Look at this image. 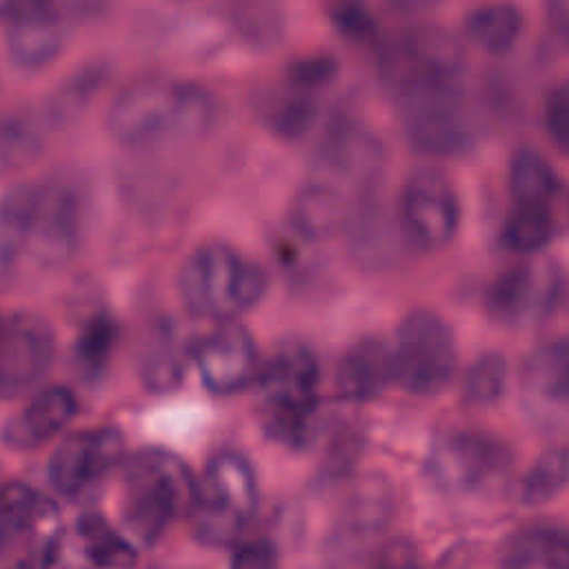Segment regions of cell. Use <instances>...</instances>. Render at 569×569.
Returning <instances> with one entry per match:
<instances>
[{
  "instance_id": "obj_20",
  "label": "cell",
  "mask_w": 569,
  "mask_h": 569,
  "mask_svg": "<svg viewBox=\"0 0 569 569\" xmlns=\"http://www.w3.org/2000/svg\"><path fill=\"white\" fill-rule=\"evenodd\" d=\"M393 382L391 347L378 338L353 342L336 367V387L342 398L369 400Z\"/></svg>"
},
{
  "instance_id": "obj_23",
  "label": "cell",
  "mask_w": 569,
  "mask_h": 569,
  "mask_svg": "<svg viewBox=\"0 0 569 569\" xmlns=\"http://www.w3.org/2000/svg\"><path fill=\"white\" fill-rule=\"evenodd\" d=\"M318 91L298 87L284 80V87L273 89L262 104L264 124L284 140L305 136L318 118Z\"/></svg>"
},
{
  "instance_id": "obj_13",
  "label": "cell",
  "mask_w": 569,
  "mask_h": 569,
  "mask_svg": "<svg viewBox=\"0 0 569 569\" xmlns=\"http://www.w3.org/2000/svg\"><path fill=\"white\" fill-rule=\"evenodd\" d=\"M191 358L211 393H238L260 373V356L251 333L238 322H220L202 336Z\"/></svg>"
},
{
  "instance_id": "obj_2",
  "label": "cell",
  "mask_w": 569,
  "mask_h": 569,
  "mask_svg": "<svg viewBox=\"0 0 569 569\" xmlns=\"http://www.w3.org/2000/svg\"><path fill=\"white\" fill-rule=\"evenodd\" d=\"M196 491L191 469L164 449H142L122 467L120 516L124 529L142 545L158 542L182 516Z\"/></svg>"
},
{
  "instance_id": "obj_40",
  "label": "cell",
  "mask_w": 569,
  "mask_h": 569,
  "mask_svg": "<svg viewBox=\"0 0 569 569\" xmlns=\"http://www.w3.org/2000/svg\"><path fill=\"white\" fill-rule=\"evenodd\" d=\"M11 569H18V567H11Z\"/></svg>"
},
{
  "instance_id": "obj_24",
  "label": "cell",
  "mask_w": 569,
  "mask_h": 569,
  "mask_svg": "<svg viewBox=\"0 0 569 569\" xmlns=\"http://www.w3.org/2000/svg\"><path fill=\"white\" fill-rule=\"evenodd\" d=\"M44 500L27 482L0 485V556L27 547Z\"/></svg>"
},
{
  "instance_id": "obj_30",
  "label": "cell",
  "mask_w": 569,
  "mask_h": 569,
  "mask_svg": "<svg viewBox=\"0 0 569 569\" xmlns=\"http://www.w3.org/2000/svg\"><path fill=\"white\" fill-rule=\"evenodd\" d=\"M567 485V449L562 445L547 449L538 456L525 473L520 496L527 505H542L556 498Z\"/></svg>"
},
{
  "instance_id": "obj_28",
  "label": "cell",
  "mask_w": 569,
  "mask_h": 569,
  "mask_svg": "<svg viewBox=\"0 0 569 569\" xmlns=\"http://www.w3.org/2000/svg\"><path fill=\"white\" fill-rule=\"evenodd\" d=\"M556 231L551 207L516 204L502 224V244L516 253L542 251Z\"/></svg>"
},
{
  "instance_id": "obj_29",
  "label": "cell",
  "mask_w": 569,
  "mask_h": 569,
  "mask_svg": "<svg viewBox=\"0 0 569 569\" xmlns=\"http://www.w3.org/2000/svg\"><path fill=\"white\" fill-rule=\"evenodd\" d=\"M509 367L502 353H482L465 371L462 398L471 407H491L507 391Z\"/></svg>"
},
{
  "instance_id": "obj_34",
  "label": "cell",
  "mask_w": 569,
  "mask_h": 569,
  "mask_svg": "<svg viewBox=\"0 0 569 569\" xmlns=\"http://www.w3.org/2000/svg\"><path fill=\"white\" fill-rule=\"evenodd\" d=\"M545 124L553 144L565 151L569 140V89L565 82L551 89L545 104Z\"/></svg>"
},
{
  "instance_id": "obj_16",
  "label": "cell",
  "mask_w": 569,
  "mask_h": 569,
  "mask_svg": "<svg viewBox=\"0 0 569 569\" xmlns=\"http://www.w3.org/2000/svg\"><path fill=\"white\" fill-rule=\"evenodd\" d=\"M558 291L560 280L553 269L538 271L533 264H513L489 284L487 309L500 322H525L551 311Z\"/></svg>"
},
{
  "instance_id": "obj_26",
  "label": "cell",
  "mask_w": 569,
  "mask_h": 569,
  "mask_svg": "<svg viewBox=\"0 0 569 569\" xmlns=\"http://www.w3.org/2000/svg\"><path fill=\"white\" fill-rule=\"evenodd\" d=\"M522 31V13L509 2H489L471 9L465 18L467 38L489 51L502 53L513 47Z\"/></svg>"
},
{
  "instance_id": "obj_22",
  "label": "cell",
  "mask_w": 569,
  "mask_h": 569,
  "mask_svg": "<svg viewBox=\"0 0 569 569\" xmlns=\"http://www.w3.org/2000/svg\"><path fill=\"white\" fill-rule=\"evenodd\" d=\"M73 556L78 558L80 567L122 569L133 562L136 549L109 522H104L100 516L89 513L76 525Z\"/></svg>"
},
{
  "instance_id": "obj_21",
  "label": "cell",
  "mask_w": 569,
  "mask_h": 569,
  "mask_svg": "<svg viewBox=\"0 0 569 569\" xmlns=\"http://www.w3.org/2000/svg\"><path fill=\"white\" fill-rule=\"evenodd\" d=\"M500 569H569L567 533L556 525H531L511 533L500 549Z\"/></svg>"
},
{
  "instance_id": "obj_7",
  "label": "cell",
  "mask_w": 569,
  "mask_h": 569,
  "mask_svg": "<svg viewBox=\"0 0 569 569\" xmlns=\"http://www.w3.org/2000/svg\"><path fill=\"white\" fill-rule=\"evenodd\" d=\"M382 53V73L398 104L411 98L460 89V47L440 29L418 27L402 31L389 40Z\"/></svg>"
},
{
  "instance_id": "obj_6",
  "label": "cell",
  "mask_w": 569,
  "mask_h": 569,
  "mask_svg": "<svg viewBox=\"0 0 569 569\" xmlns=\"http://www.w3.org/2000/svg\"><path fill=\"white\" fill-rule=\"evenodd\" d=\"M258 507V482L251 462L238 451H218L196 480L189 520L202 545L236 542Z\"/></svg>"
},
{
  "instance_id": "obj_4",
  "label": "cell",
  "mask_w": 569,
  "mask_h": 569,
  "mask_svg": "<svg viewBox=\"0 0 569 569\" xmlns=\"http://www.w3.org/2000/svg\"><path fill=\"white\" fill-rule=\"evenodd\" d=\"M82 207L62 182L20 184L0 200V224L40 262H62L78 247Z\"/></svg>"
},
{
  "instance_id": "obj_37",
  "label": "cell",
  "mask_w": 569,
  "mask_h": 569,
  "mask_svg": "<svg viewBox=\"0 0 569 569\" xmlns=\"http://www.w3.org/2000/svg\"><path fill=\"white\" fill-rule=\"evenodd\" d=\"M369 569H425L409 542H391L382 547Z\"/></svg>"
},
{
  "instance_id": "obj_1",
  "label": "cell",
  "mask_w": 569,
  "mask_h": 569,
  "mask_svg": "<svg viewBox=\"0 0 569 569\" xmlns=\"http://www.w3.org/2000/svg\"><path fill=\"white\" fill-rule=\"evenodd\" d=\"M213 98L196 84L162 76L129 82L107 111L109 133L136 149L184 142L204 133L213 122Z\"/></svg>"
},
{
  "instance_id": "obj_33",
  "label": "cell",
  "mask_w": 569,
  "mask_h": 569,
  "mask_svg": "<svg viewBox=\"0 0 569 569\" xmlns=\"http://www.w3.org/2000/svg\"><path fill=\"white\" fill-rule=\"evenodd\" d=\"M333 73H336V60L331 56L318 53V56H307V58L296 60L287 69V80L298 87L318 91L333 78Z\"/></svg>"
},
{
  "instance_id": "obj_32",
  "label": "cell",
  "mask_w": 569,
  "mask_h": 569,
  "mask_svg": "<svg viewBox=\"0 0 569 569\" xmlns=\"http://www.w3.org/2000/svg\"><path fill=\"white\" fill-rule=\"evenodd\" d=\"M113 342H116V325L109 318L98 316L84 327V331L78 338V349H76L78 360L84 365V369L98 371L107 362L113 349Z\"/></svg>"
},
{
  "instance_id": "obj_38",
  "label": "cell",
  "mask_w": 569,
  "mask_h": 569,
  "mask_svg": "<svg viewBox=\"0 0 569 569\" xmlns=\"http://www.w3.org/2000/svg\"><path fill=\"white\" fill-rule=\"evenodd\" d=\"M549 18H551V27L556 29L558 38H567L569 33V2L565 0H556L549 4Z\"/></svg>"
},
{
  "instance_id": "obj_25",
  "label": "cell",
  "mask_w": 569,
  "mask_h": 569,
  "mask_svg": "<svg viewBox=\"0 0 569 569\" xmlns=\"http://www.w3.org/2000/svg\"><path fill=\"white\" fill-rule=\"evenodd\" d=\"M509 189L516 204L551 207V202L560 196L562 184L553 164L542 153L522 147L511 158Z\"/></svg>"
},
{
  "instance_id": "obj_18",
  "label": "cell",
  "mask_w": 569,
  "mask_h": 569,
  "mask_svg": "<svg viewBox=\"0 0 569 569\" xmlns=\"http://www.w3.org/2000/svg\"><path fill=\"white\" fill-rule=\"evenodd\" d=\"M78 413V398L69 387L51 385L40 389L31 400L11 416L0 438L16 451L38 449L56 438Z\"/></svg>"
},
{
  "instance_id": "obj_17",
  "label": "cell",
  "mask_w": 569,
  "mask_h": 569,
  "mask_svg": "<svg viewBox=\"0 0 569 569\" xmlns=\"http://www.w3.org/2000/svg\"><path fill=\"white\" fill-rule=\"evenodd\" d=\"M378 162V142L369 131L356 124H338L320 147L316 182L345 196L347 187L371 180Z\"/></svg>"
},
{
  "instance_id": "obj_27",
  "label": "cell",
  "mask_w": 569,
  "mask_h": 569,
  "mask_svg": "<svg viewBox=\"0 0 569 569\" xmlns=\"http://www.w3.org/2000/svg\"><path fill=\"white\" fill-rule=\"evenodd\" d=\"M184 347L173 329H160L140 360V376L151 391L173 389L184 373Z\"/></svg>"
},
{
  "instance_id": "obj_5",
  "label": "cell",
  "mask_w": 569,
  "mask_h": 569,
  "mask_svg": "<svg viewBox=\"0 0 569 569\" xmlns=\"http://www.w3.org/2000/svg\"><path fill=\"white\" fill-rule=\"evenodd\" d=\"M320 367L313 351L300 342L280 345L260 365L258 385L269 436L287 447H305L316 431Z\"/></svg>"
},
{
  "instance_id": "obj_11",
  "label": "cell",
  "mask_w": 569,
  "mask_h": 569,
  "mask_svg": "<svg viewBox=\"0 0 569 569\" xmlns=\"http://www.w3.org/2000/svg\"><path fill=\"white\" fill-rule=\"evenodd\" d=\"M509 460V449L493 436L456 429L433 442L427 456V473L445 491H471L500 476Z\"/></svg>"
},
{
  "instance_id": "obj_39",
  "label": "cell",
  "mask_w": 569,
  "mask_h": 569,
  "mask_svg": "<svg viewBox=\"0 0 569 569\" xmlns=\"http://www.w3.org/2000/svg\"><path fill=\"white\" fill-rule=\"evenodd\" d=\"M11 9H13V2H0V22L9 20L11 16Z\"/></svg>"
},
{
  "instance_id": "obj_31",
  "label": "cell",
  "mask_w": 569,
  "mask_h": 569,
  "mask_svg": "<svg viewBox=\"0 0 569 569\" xmlns=\"http://www.w3.org/2000/svg\"><path fill=\"white\" fill-rule=\"evenodd\" d=\"M38 133L27 120H0V176L18 169L38 151Z\"/></svg>"
},
{
  "instance_id": "obj_15",
  "label": "cell",
  "mask_w": 569,
  "mask_h": 569,
  "mask_svg": "<svg viewBox=\"0 0 569 569\" xmlns=\"http://www.w3.org/2000/svg\"><path fill=\"white\" fill-rule=\"evenodd\" d=\"M64 7L56 2H13L7 20V51L16 67L36 71L53 62L64 44Z\"/></svg>"
},
{
  "instance_id": "obj_8",
  "label": "cell",
  "mask_w": 569,
  "mask_h": 569,
  "mask_svg": "<svg viewBox=\"0 0 569 569\" xmlns=\"http://www.w3.org/2000/svg\"><path fill=\"white\" fill-rule=\"evenodd\" d=\"M393 382L416 396L442 391L458 369V345L451 325L431 309L409 311L391 347Z\"/></svg>"
},
{
  "instance_id": "obj_9",
  "label": "cell",
  "mask_w": 569,
  "mask_h": 569,
  "mask_svg": "<svg viewBox=\"0 0 569 569\" xmlns=\"http://www.w3.org/2000/svg\"><path fill=\"white\" fill-rule=\"evenodd\" d=\"M398 224L405 240L420 251L447 247L460 227V202L449 178L438 169H418L402 182Z\"/></svg>"
},
{
  "instance_id": "obj_19",
  "label": "cell",
  "mask_w": 569,
  "mask_h": 569,
  "mask_svg": "<svg viewBox=\"0 0 569 569\" xmlns=\"http://www.w3.org/2000/svg\"><path fill=\"white\" fill-rule=\"evenodd\" d=\"M569 391V351L567 340L556 338L538 347L522 367V393L536 411L558 413L562 418Z\"/></svg>"
},
{
  "instance_id": "obj_36",
  "label": "cell",
  "mask_w": 569,
  "mask_h": 569,
  "mask_svg": "<svg viewBox=\"0 0 569 569\" xmlns=\"http://www.w3.org/2000/svg\"><path fill=\"white\" fill-rule=\"evenodd\" d=\"M333 22L349 38H369L376 29L371 13L362 4H338L333 9Z\"/></svg>"
},
{
  "instance_id": "obj_14",
  "label": "cell",
  "mask_w": 569,
  "mask_h": 569,
  "mask_svg": "<svg viewBox=\"0 0 569 569\" xmlns=\"http://www.w3.org/2000/svg\"><path fill=\"white\" fill-rule=\"evenodd\" d=\"M400 109L409 142L422 153H453L471 140L462 109V89L413 98L402 102Z\"/></svg>"
},
{
  "instance_id": "obj_3",
  "label": "cell",
  "mask_w": 569,
  "mask_h": 569,
  "mask_svg": "<svg viewBox=\"0 0 569 569\" xmlns=\"http://www.w3.org/2000/svg\"><path fill=\"white\" fill-rule=\"evenodd\" d=\"M267 291L264 271L227 242L198 244L180 264L178 293L184 307L207 320L236 322Z\"/></svg>"
},
{
  "instance_id": "obj_12",
  "label": "cell",
  "mask_w": 569,
  "mask_h": 569,
  "mask_svg": "<svg viewBox=\"0 0 569 569\" xmlns=\"http://www.w3.org/2000/svg\"><path fill=\"white\" fill-rule=\"evenodd\" d=\"M122 436L111 427L67 436L49 458V480L62 496H80L122 460Z\"/></svg>"
},
{
  "instance_id": "obj_35",
  "label": "cell",
  "mask_w": 569,
  "mask_h": 569,
  "mask_svg": "<svg viewBox=\"0 0 569 569\" xmlns=\"http://www.w3.org/2000/svg\"><path fill=\"white\" fill-rule=\"evenodd\" d=\"M276 565H278V553L273 545L264 538H256L238 545L231 560V569H276Z\"/></svg>"
},
{
  "instance_id": "obj_10",
  "label": "cell",
  "mask_w": 569,
  "mask_h": 569,
  "mask_svg": "<svg viewBox=\"0 0 569 569\" xmlns=\"http://www.w3.org/2000/svg\"><path fill=\"white\" fill-rule=\"evenodd\" d=\"M56 358L49 322L29 311H0V398L13 400L33 391Z\"/></svg>"
}]
</instances>
